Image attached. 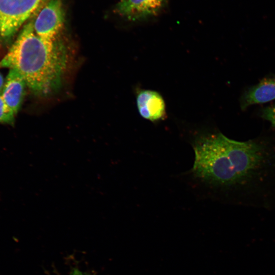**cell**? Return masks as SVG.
Segmentation results:
<instances>
[{"instance_id":"obj_1","label":"cell","mask_w":275,"mask_h":275,"mask_svg":"<svg viewBox=\"0 0 275 275\" xmlns=\"http://www.w3.org/2000/svg\"><path fill=\"white\" fill-rule=\"evenodd\" d=\"M67 62L64 46L59 41L52 45L45 43L36 34L31 21L0 61V67L15 70L31 91L42 95L59 87Z\"/></svg>"},{"instance_id":"obj_2","label":"cell","mask_w":275,"mask_h":275,"mask_svg":"<svg viewBox=\"0 0 275 275\" xmlns=\"http://www.w3.org/2000/svg\"><path fill=\"white\" fill-rule=\"evenodd\" d=\"M42 0H0V38L13 36L38 8Z\"/></svg>"},{"instance_id":"obj_3","label":"cell","mask_w":275,"mask_h":275,"mask_svg":"<svg viewBox=\"0 0 275 275\" xmlns=\"http://www.w3.org/2000/svg\"><path fill=\"white\" fill-rule=\"evenodd\" d=\"M65 15L62 0H49L33 22L34 31L45 43L52 45L58 42Z\"/></svg>"},{"instance_id":"obj_4","label":"cell","mask_w":275,"mask_h":275,"mask_svg":"<svg viewBox=\"0 0 275 275\" xmlns=\"http://www.w3.org/2000/svg\"><path fill=\"white\" fill-rule=\"evenodd\" d=\"M168 0H120L116 13L131 21H142L156 16L164 9Z\"/></svg>"},{"instance_id":"obj_5","label":"cell","mask_w":275,"mask_h":275,"mask_svg":"<svg viewBox=\"0 0 275 275\" xmlns=\"http://www.w3.org/2000/svg\"><path fill=\"white\" fill-rule=\"evenodd\" d=\"M136 101L138 112L145 119L156 122L165 118L166 103L158 92L151 90H141L137 93Z\"/></svg>"},{"instance_id":"obj_6","label":"cell","mask_w":275,"mask_h":275,"mask_svg":"<svg viewBox=\"0 0 275 275\" xmlns=\"http://www.w3.org/2000/svg\"><path fill=\"white\" fill-rule=\"evenodd\" d=\"M26 86L22 76L15 70L9 69L1 92L6 104L15 116L21 107Z\"/></svg>"},{"instance_id":"obj_7","label":"cell","mask_w":275,"mask_h":275,"mask_svg":"<svg viewBox=\"0 0 275 275\" xmlns=\"http://www.w3.org/2000/svg\"><path fill=\"white\" fill-rule=\"evenodd\" d=\"M275 99V76L266 77L248 88L240 99V108L245 110L253 104L263 103Z\"/></svg>"},{"instance_id":"obj_8","label":"cell","mask_w":275,"mask_h":275,"mask_svg":"<svg viewBox=\"0 0 275 275\" xmlns=\"http://www.w3.org/2000/svg\"><path fill=\"white\" fill-rule=\"evenodd\" d=\"M15 115L9 109L3 99L0 91V123L13 125Z\"/></svg>"},{"instance_id":"obj_9","label":"cell","mask_w":275,"mask_h":275,"mask_svg":"<svg viewBox=\"0 0 275 275\" xmlns=\"http://www.w3.org/2000/svg\"><path fill=\"white\" fill-rule=\"evenodd\" d=\"M260 116L269 122L275 128V104L262 108L260 111Z\"/></svg>"},{"instance_id":"obj_10","label":"cell","mask_w":275,"mask_h":275,"mask_svg":"<svg viewBox=\"0 0 275 275\" xmlns=\"http://www.w3.org/2000/svg\"><path fill=\"white\" fill-rule=\"evenodd\" d=\"M4 81L5 79L4 78L3 75L0 72V91L2 90L4 84Z\"/></svg>"}]
</instances>
